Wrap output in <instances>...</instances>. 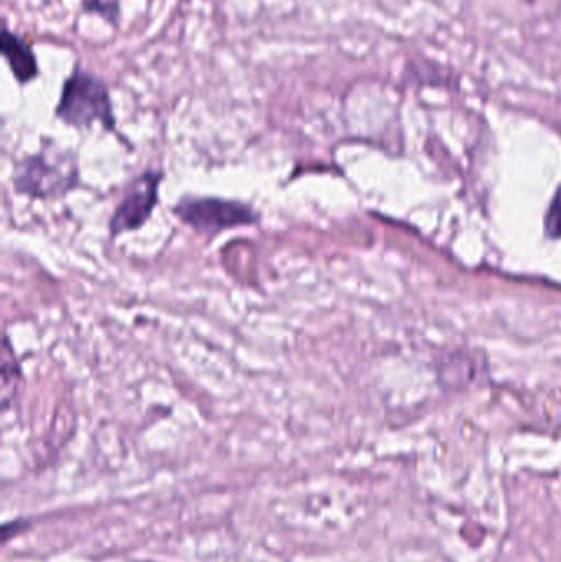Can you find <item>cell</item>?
<instances>
[{"label":"cell","mask_w":561,"mask_h":562,"mask_svg":"<svg viewBox=\"0 0 561 562\" xmlns=\"http://www.w3.org/2000/svg\"><path fill=\"white\" fill-rule=\"evenodd\" d=\"M79 170L75 158L58 151H40L20 161L13 184L20 194L32 200H56L78 184Z\"/></svg>","instance_id":"cell-1"},{"label":"cell","mask_w":561,"mask_h":562,"mask_svg":"<svg viewBox=\"0 0 561 562\" xmlns=\"http://www.w3.org/2000/svg\"><path fill=\"white\" fill-rule=\"evenodd\" d=\"M56 114L72 127H91L99 122L108 131L114 128L108 88L101 79L85 71H76L65 82Z\"/></svg>","instance_id":"cell-2"},{"label":"cell","mask_w":561,"mask_h":562,"mask_svg":"<svg viewBox=\"0 0 561 562\" xmlns=\"http://www.w3.org/2000/svg\"><path fill=\"white\" fill-rule=\"evenodd\" d=\"M173 213L178 220L207 236L233 227L253 226L260 221L259 213L249 204L221 198H184L173 207Z\"/></svg>","instance_id":"cell-3"},{"label":"cell","mask_w":561,"mask_h":562,"mask_svg":"<svg viewBox=\"0 0 561 562\" xmlns=\"http://www.w3.org/2000/svg\"><path fill=\"white\" fill-rule=\"evenodd\" d=\"M161 180H164L161 171L150 170L142 173L131 184L109 223L112 236L141 229L147 223L158 204V188Z\"/></svg>","instance_id":"cell-4"},{"label":"cell","mask_w":561,"mask_h":562,"mask_svg":"<svg viewBox=\"0 0 561 562\" xmlns=\"http://www.w3.org/2000/svg\"><path fill=\"white\" fill-rule=\"evenodd\" d=\"M2 53L20 82L32 81L38 75L35 56L20 36L3 33Z\"/></svg>","instance_id":"cell-5"},{"label":"cell","mask_w":561,"mask_h":562,"mask_svg":"<svg viewBox=\"0 0 561 562\" xmlns=\"http://www.w3.org/2000/svg\"><path fill=\"white\" fill-rule=\"evenodd\" d=\"M22 379V370H20L19 360L13 353L12 346H10L9 337H3L2 350V402L3 408H7L9 402V393H13L19 380Z\"/></svg>","instance_id":"cell-6"},{"label":"cell","mask_w":561,"mask_h":562,"mask_svg":"<svg viewBox=\"0 0 561 562\" xmlns=\"http://www.w3.org/2000/svg\"><path fill=\"white\" fill-rule=\"evenodd\" d=\"M546 226L550 236L561 237V191H559L556 201L552 203V207H550Z\"/></svg>","instance_id":"cell-7"}]
</instances>
